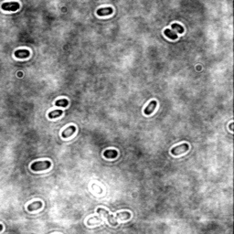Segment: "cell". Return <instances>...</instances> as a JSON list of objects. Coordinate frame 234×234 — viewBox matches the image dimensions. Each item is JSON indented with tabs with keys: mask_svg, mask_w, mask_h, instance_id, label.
Masks as SVG:
<instances>
[{
	"mask_svg": "<svg viewBox=\"0 0 234 234\" xmlns=\"http://www.w3.org/2000/svg\"><path fill=\"white\" fill-rule=\"evenodd\" d=\"M164 34H165L166 37H168V38L170 39H177V35L175 31L171 30V29H166L165 31H164Z\"/></svg>",
	"mask_w": 234,
	"mask_h": 234,
	"instance_id": "11",
	"label": "cell"
},
{
	"mask_svg": "<svg viewBox=\"0 0 234 234\" xmlns=\"http://www.w3.org/2000/svg\"><path fill=\"white\" fill-rule=\"evenodd\" d=\"M15 57L17 59H27L29 57V51L27 50H17L15 52Z\"/></svg>",
	"mask_w": 234,
	"mask_h": 234,
	"instance_id": "7",
	"label": "cell"
},
{
	"mask_svg": "<svg viewBox=\"0 0 234 234\" xmlns=\"http://www.w3.org/2000/svg\"><path fill=\"white\" fill-rule=\"evenodd\" d=\"M51 167V161L45 160V161H38V162H34L31 164L30 168L33 171H42V170H46Z\"/></svg>",
	"mask_w": 234,
	"mask_h": 234,
	"instance_id": "1",
	"label": "cell"
},
{
	"mask_svg": "<svg viewBox=\"0 0 234 234\" xmlns=\"http://www.w3.org/2000/svg\"><path fill=\"white\" fill-rule=\"evenodd\" d=\"M232 125H233L232 123H230V124H229V129H230V131H231V132L233 131V130H232Z\"/></svg>",
	"mask_w": 234,
	"mask_h": 234,
	"instance_id": "16",
	"label": "cell"
},
{
	"mask_svg": "<svg viewBox=\"0 0 234 234\" xmlns=\"http://www.w3.org/2000/svg\"><path fill=\"white\" fill-rule=\"evenodd\" d=\"M63 113L62 110H55L53 112H51L49 113V118L50 119H53V118H57V117L60 116Z\"/></svg>",
	"mask_w": 234,
	"mask_h": 234,
	"instance_id": "13",
	"label": "cell"
},
{
	"mask_svg": "<svg viewBox=\"0 0 234 234\" xmlns=\"http://www.w3.org/2000/svg\"><path fill=\"white\" fill-rule=\"evenodd\" d=\"M68 104H69V101L66 99H61V100H58L55 102V105H57V106L66 107V106H68Z\"/></svg>",
	"mask_w": 234,
	"mask_h": 234,
	"instance_id": "14",
	"label": "cell"
},
{
	"mask_svg": "<svg viewBox=\"0 0 234 234\" xmlns=\"http://www.w3.org/2000/svg\"><path fill=\"white\" fill-rule=\"evenodd\" d=\"M2 9L7 11H17L19 8V4L17 2H8L2 4Z\"/></svg>",
	"mask_w": 234,
	"mask_h": 234,
	"instance_id": "4",
	"label": "cell"
},
{
	"mask_svg": "<svg viewBox=\"0 0 234 234\" xmlns=\"http://www.w3.org/2000/svg\"><path fill=\"white\" fill-rule=\"evenodd\" d=\"M172 29L177 30L178 33H183L184 32V28L178 24H172Z\"/></svg>",
	"mask_w": 234,
	"mask_h": 234,
	"instance_id": "15",
	"label": "cell"
},
{
	"mask_svg": "<svg viewBox=\"0 0 234 234\" xmlns=\"http://www.w3.org/2000/svg\"><path fill=\"white\" fill-rule=\"evenodd\" d=\"M113 10L112 8H99L97 10V15L100 16V17H103V16H108V15H111L112 14Z\"/></svg>",
	"mask_w": 234,
	"mask_h": 234,
	"instance_id": "9",
	"label": "cell"
},
{
	"mask_svg": "<svg viewBox=\"0 0 234 234\" xmlns=\"http://www.w3.org/2000/svg\"><path fill=\"white\" fill-rule=\"evenodd\" d=\"M3 229V225L2 224H0V231H1Z\"/></svg>",
	"mask_w": 234,
	"mask_h": 234,
	"instance_id": "17",
	"label": "cell"
},
{
	"mask_svg": "<svg viewBox=\"0 0 234 234\" xmlns=\"http://www.w3.org/2000/svg\"><path fill=\"white\" fill-rule=\"evenodd\" d=\"M103 155L106 158L112 159V158L117 157V155H118V152H117L116 150H106V151H104Z\"/></svg>",
	"mask_w": 234,
	"mask_h": 234,
	"instance_id": "10",
	"label": "cell"
},
{
	"mask_svg": "<svg viewBox=\"0 0 234 234\" xmlns=\"http://www.w3.org/2000/svg\"><path fill=\"white\" fill-rule=\"evenodd\" d=\"M131 218V213L128 211H123L116 214V219H121V220H129Z\"/></svg>",
	"mask_w": 234,
	"mask_h": 234,
	"instance_id": "12",
	"label": "cell"
},
{
	"mask_svg": "<svg viewBox=\"0 0 234 234\" xmlns=\"http://www.w3.org/2000/svg\"><path fill=\"white\" fill-rule=\"evenodd\" d=\"M75 131H76V127L73 126V125H71V126H69L68 128H66V129L62 132L61 136H62L63 138L67 139V138H69V136H72V135L75 133Z\"/></svg>",
	"mask_w": 234,
	"mask_h": 234,
	"instance_id": "5",
	"label": "cell"
},
{
	"mask_svg": "<svg viewBox=\"0 0 234 234\" xmlns=\"http://www.w3.org/2000/svg\"><path fill=\"white\" fill-rule=\"evenodd\" d=\"M97 212L98 213H100V214H103L106 219H107V220H108V222L110 223V225H112V226H117L118 225V222L117 221H115V220H114V218H113V216L112 215H111L107 210H105V209H103V208H99L98 209H97Z\"/></svg>",
	"mask_w": 234,
	"mask_h": 234,
	"instance_id": "3",
	"label": "cell"
},
{
	"mask_svg": "<svg viewBox=\"0 0 234 234\" xmlns=\"http://www.w3.org/2000/svg\"><path fill=\"white\" fill-rule=\"evenodd\" d=\"M156 103H157V102L156 101H152V102H150L149 103V104L145 108V110H144V112H145V114H146V115H150L154 111H155V107H156Z\"/></svg>",
	"mask_w": 234,
	"mask_h": 234,
	"instance_id": "6",
	"label": "cell"
},
{
	"mask_svg": "<svg viewBox=\"0 0 234 234\" xmlns=\"http://www.w3.org/2000/svg\"><path fill=\"white\" fill-rule=\"evenodd\" d=\"M42 206H43V204H42L41 201H34V202H32V203H30V204L29 205L28 209H29V211L31 212V211H34V210H37V209L41 208Z\"/></svg>",
	"mask_w": 234,
	"mask_h": 234,
	"instance_id": "8",
	"label": "cell"
},
{
	"mask_svg": "<svg viewBox=\"0 0 234 234\" xmlns=\"http://www.w3.org/2000/svg\"><path fill=\"white\" fill-rule=\"evenodd\" d=\"M189 150V146L188 144H181L177 146H175L174 148L171 149V154L173 155H182L184 153H186V151Z\"/></svg>",
	"mask_w": 234,
	"mask_h": 234,
	"instance_id": "2",
	"label": "cell"
}]
</instances>
